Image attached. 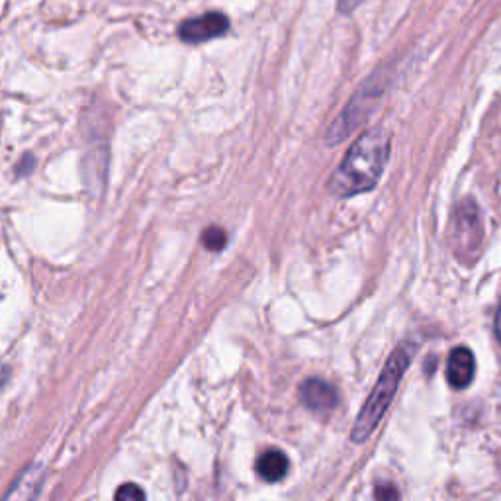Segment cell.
Here are the masks:
<instances>
[{"mask_svg":"<svg viewBox=\"0 0 501 501\" xmlns=\"http://www.w3.org/2000/svg\"><path fill=\"white\" fill-rule=\"evenodd\" d=\"M390 136L382 130H369L353 143L346 157L330 180L337 198H351L372 190L382 177L390 157Z\"/></svg>","mask_w":501,"mask_h":501,"instance_id":"1","label":"cell"},{"mask_svg":"<svg viewBox=\"0 0 501 501\" xmlns=\"http://www.w3.org/2000/svg\"><path fill=\"white\" fill-rule=\"evenodd\" d=\"M416 353H418L416 343L403 341L396 346V351L390 354V359L386 366L382 369L380 378L372 388L369 400L364 402L361 413L356 416V421L351 431V439L354 442H364L372 435L374 429L378 427L380 419L384 418V413L388 411L394 396H396L398 386L403 378V372L410 369Z\"/></svg>","mask_w":501,"mask_h":501,"instance_id":"2","label":"cell"},{"mask_svg":"<svg viewBox=\"0 0 501 501\" xmlns=\"http://www.w3.org/2000/svg\"><path fill=\"white\" fill-rule=\"evenodd\" d=\"M380 89H382L380 79L374 75L372 79L356 92L354 99L349 102V106H346V110L341 114V118L333 123L331 143H339L341 138L349 136V133L356 128V123L362 122L366 115H369L372 102L376 100V96L380 94Z\"/></svg>","mask_w":501,"mask_h":501,"instance_id":"3","label":"cell"},{"mask_svg":"<svg viewBox=\"0 0 501 501\" xmlns=\"http://www.w3.org/2000/svg\"><path fill=\"white\" fill-rule=\"evenodd\" d=\"M481 241H484V227H481L480 211L474 202H465L457 211L455 243L458 253H478Z\"/></svg>","mask_w":501,"mask_h":501,"instance_id":"4","label":"cell"},{"mask_svg":"<svg viewBox=\"0 0 501 501\" xmlns=\"http://www.w3.org/2000/svg\"><path fill=\"white\" fill-rule=\"evenodd\" d=\"M229 30V20L221 12H208L198 18L185 20L179 28V36L187 44H204L214 37L224 36Z\"/></svg>","mask_w":501,"mask_h":501,"instance_id":"5","label":"cell"},{"mask_svg":"<svg viewBox=\"0 0 501 501\" xmlns=\"http://www.w3.org/2000/svg\"><path fill=\"white\" fill-rule=\"evenodd\" d=\"M300 400L314 413H330L339 403V394L330 382L322 378H310L300 386Z\"/></svg>","mask_w":501,"mask_h":501,"instance_id":"6","label":"cell"},{"mask_svg":"<svg viewBox=\"0 0 501 501\" xmlns=\"http://www.w3.org/2000/svg\"><path fill=\"white\" fill-rule=\"evenodd\" d=\"M476 370V361L472 351H468L466 346H458L450 353L449 362H447V380L452 388L465 390L470 386L472 378H474Z\"/></svg>","mask_w":501,"mask_h":501,"instance_id":"7","label":"cell"},{"mask_svg":"<svg viewBox=\"0 0 501 501\" xmlns=\"http://www.w3.org/2000/svg\"><path fill=\"white\" fill-rule=\"evenodd\" d=\"M288 458L282 450L271 449L257 460V472L265 481H281L288 474Z\"/></svg>","mask_w":501,"mask_h":501,"instance_id":"8","label":"cell"},{"mask_svg":"<svg viewBox=\"0 0 501 501\" xmlns=\"http://www.w3.org/2000/svg\"><path fill=\"white\" fill-rule=\"evenodd\" d=\"M202 243L206 245L210 250H221L227 243V235L221 227H208L202 235Z\"/></svg>","mask_w":501,"mask_h":501,"instance_id":"9","label":"cell"},{"mask_svg":"<svg viewBox=\"0 0 501 501\" xmlns=\"http://www.w3.org/2000/svg\"><path fill=\"white\" fill-rule=\"evenodd\" d=\"M143 497H146V494H143V489H139L138 486H133V484H125L118 491H115V499H122V501L143 499Z\"/></svg>","mask_w":501,"mask_h":501,"instance_id":"10","label":"cell"},{"mask_svg":"<svg viewBox=\"0 0 501 501\" xmlns=\"http://www.w3.org/2000/svg\"><path fill=\"white\" fill-rule=\"evenodd\" d=\"M374 496L378 497V499H398V497H400L398 489L394 488L392 484H380V486H376Z\"/></svg>","mask_w":501,"mask_h":501,"instance_id":"11","label":"cell"},{"mask_svg":"<svg viewBox=\"0 0 501 501\" xmlns=\"http://www.w3.org/2000/svg\"><path fill=\"white\" fill-rule=\"evenodd\" d=\"M496 335H497V339L501 341V306H499L497 315H496Z\"/></svg>","mask_w":501,"mask_h":501,"instance_id":"12","label":"cell"}]
</instances>
